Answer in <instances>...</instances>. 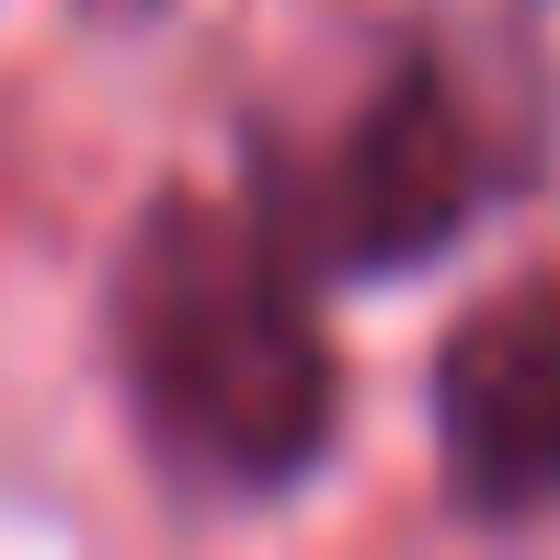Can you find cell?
I'll list each match as a JSON object with an SVG mask.
<instances>
[{
  "label": "cell",
  "mask_w": 560,
  "mask_h": 560,
  "mask_svg": "<svg viewBox=\"0 0 560 560\" xmlns=\"http://www.w3.org/2000/svg\"><path fill=\"white\" fill-rule=\"evenodd\" d=\"M435 469L480 526L560 503V264L515 275L435 343Z\"/></svg>",
  "instance_id": "cell-3"
},
{
  "label": "cell",
  "mask_w": 560,
  "mask_h": 560,
  "mask_svg": "<svg viewBox=\"0 0 560 560\" xmlns=\"http://www.w3.org/2000/svg\"><path fill=\"white\" fill-rule=\"evenodd\" d=\"M503 149H492V104L446 46H412L389 81L366 92L354 138L320 161L310 195H275L298 264L310 275H412L457 252V229L492 207Z\"/></svg>",
  "instance_id": "cell-2"
},
{
  "label": "cell",
  "mask_w": 560,
  "mask_h": 560,
  "mask_svg": "<svg viewBox=\"0 0 560 560\" xmlns=\"http://www.w3.org/2000/svg\"><path fill=\"white\" fill-rule=\"evenodd\" d=\"M275 195H161L115 264V366L138 435L195 492H287L343 412Z\"/></svg>",
  "instance_id": "cell-1"
}]
</instances>
